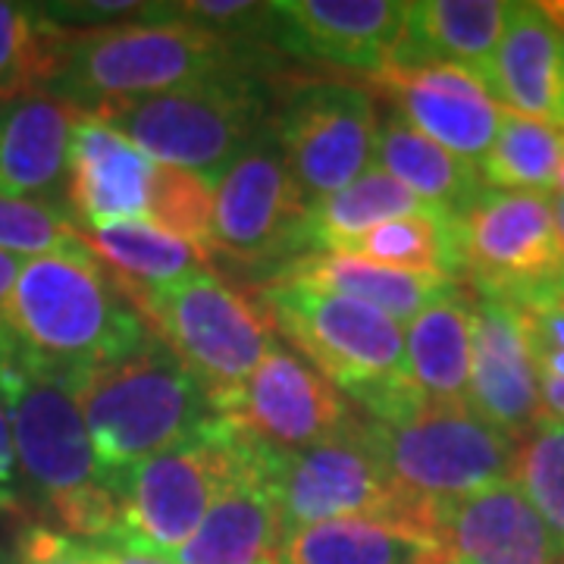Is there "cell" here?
Here are the masks:
<instances>
[{
  "mask_svg": "<svg viewBox=\"0 0 564 564\" xmlns=\"http://www.w3.org/2000/svg\"><path fill=\"white\" fill-rule=\"evenodd\" d=\"M229 474L176 564H280L282 514L273 496L276 448L223 417Z\"/></svg>",
  "mask_w": 564,
  "mask_h": 564,
  "instance_id": "5bb4252c",
  "label": "cell"
},
{
  "mask_svg": "<svg viewBox=\"0 0 564 564\" xmlns=\"http://www.w3.org/2000/svg\"><path fill=\"white\" fill-rule=\"evenodd\" d=\"M423 564H452L448 558H443V555H436V558H430V562H423Z\"/></svg>",
  "mask_w": 564,
  "mask_h": 564,
  "instance_id": "7dc6e473",
  "label": "cell"
},
{
  "mask_svg": "<svg viewBox=\"0 0 564 564\" xmlns=\"http://www.w3.org/2000/svg\"><path fill=\"white\" fill-rule=\"evenodd\" d=\"M0 404L10 417L22 477L47 496V502L85 486H110L69 386L22 358L3 326Z\"/></svg>",
  "mask_w": 564,
  "mask_h": 564,
  "instance_id": "ba28073f",
  "label": "cell"
},
{
  "mask_svg": "<svg viewBox=\"0 0 564 564\" xmlns=\"http://www.w3.org/2000/svg\"><path fill=\"white\" fill-rule=\"evenodd\" d=\"M417 214H443V210L421 202L386 170L370 166L339 192L307 204V248L311 254L321 251L339 254L373 226L399 217H417Z\"/></svg>",
  "mask_w": 564,
  "mask_h": 564,
  "instance_id": "83f0119b",
  "label": "cell"
},
{
  "mask_svg": "<svg viewBox=\"0 0 564 564\" xmlns=\"http://www.w3.org/2000/svg\"><path fill=\"white\" fill-rule=\"evenodd\" d=\"M552 289H555V292L564 299V258H562V267H558V273H555V280H552Z\"/></svg>",
  "mask_w": 564,
  "mask_h": 564,
  "instance_id": "f6af8a7d",
  "label": "cell"
},
{
  "mask_svg": "<svg viewBox=\"0 0 564 564\" xmlns=\"http://www.w3.org/2000/svg\"><path fill=\"white\" fill-rule=\"evenodd\" d=\"M154 166L158 163L117 129L91 113H82L69 141L66 204L85 223V229L148 223Z\"/></svg>",
  "mask_w": 564,
  "mask_h": 564,
  "instance_id": "ffe728a7",
  "label": "cell"
},
{
  "mask_svg": "<svg viewBox=\"0 0 564 564\" xmlns=\"http://www.w3.org/2000/svg\"><path fill=\"white\" fill-rule=\"evenodd\" d=\"M154 339L204 386L220 414L276 345L258 302L210 270H195L135 299Z\"/></svg>",
  "mask_w": 564,
  "mask_h": 564,
  "instance_id": "8992f818",
  "label": "cell"
},
{
  "mask_svg": "<svg viewBox=\"0 0 564 564\" xmlns=\"http://www.w3.org/2000/svg\"><path fill=\"white\" fill-rule=\"evenodd\" d=\"M452 236L464 276L477 295L514 302L555 280L564 245L552 220V195L492 192L452 217Z\"/></svg>",
  "mask_w": 564,
  "mask_h": 564,
  "instance_id": "4fadbf2b",
  "label": "cell"
},
{
  "mask_svg": "<svg viewBox=\"0 0 564 564\" xmlns=\"http://www.w3.org/2000/svg\"><path fill=\"white\" fill-rule=\"evenodd\" d=\"M210 217H214V185L198 173L180 166H154L148 192V223L163 232L192 242L210 258Z\"/></svg>",
  "mask_w": 564,
  "mask_h": 564,
  "instance_id": "836d02e7",
  "label": "cell"
},
{
  "mask_svg": "<svg viewBox=\"0 0 564 564\" xmlns=\"http://www.w3.org/2000/svg\"><path fill=\"white\" fill-rule=\"evenodd\" d=\"M511 480L536 508L564 555V433L558 423H543L514 443Z\"/></svg>",
  "mask_w": 564,
  "mask_h": 564,
  "instance_id": "d6a6232c",
  "label": "cell"
},
{
  "mask_svg": "<svg viewBox=\"0 0 564 564\" xmlns=\"http://www.w3.org/2000/svg\"><path fill=\"white\" fill-rule=\"evenodd\" d=\"M511 304L518 307L521 323H524L530 355L564 351V299L552 289V282L527 292Z\"/></svg>",
  "mask_w": 564,
  "mask_h": 564,
  "instance_id": "8d00e7d4",
  "label": "cell"
},
{
  "mask_svg": "<svg viewBox=\"0 0 564 564\" xmlns=\"http://www.w3.org/2000/svg\"><path fill=\"white\" fill-rule=\"evenodd\" d=\"M562 564H564V562H562Z\"/></svg>",
  "mask_w": 564,
  "mask_h": 564,
  "instance_id": "681fc988",
  "label": "cell"
},
{
  "mask_svg": "<svg viewBox=\"0 0 564 564\" xmlns=\"http://www.w3.org/2000/svg\"><path fill=\"white\" fill-rule=\"evenodd\" d=\"M273 496L285 536L339 518H373L404 527L395 489L358 411L321 443L276 452Z\"/></svg>",
  "mask_w": 564,
  "mask_h": 564,
  "instance_id": "30bf717a",
  "label": "cell"
},
{
  "mask_svg": "<svg viewBox=\"0 0 564 564\" xmlns=\"http://www.w3.org/2000/svg\"><path fill=\"white\" fill-rule=\"evenodd\" d=\"M73 395L107 480L202 440L220 417L204 386L158 339L126 361L85 373Z\"/></svg>",
  "mask_w": 564,
  "mask_h": 564,
  "instance_id": "3957f363",
  "label": "cell"
},
{
  "mask_svg": "<svg viewBox=\"0 0 564 564\" xmlns=\"http://www.w3.org/2000/svg\"><path fill=\"white\" fill-rule=\"evenodd\" d=\"M22 470L13 448V433L7 423V411L0 404V514H22Z\"/></svg>",
  "mask_w": 564,
  "mask_h": 564,
  "instance_id": "f35d334b",
  "label": "cell"
},
{
  "mask_svg": "<svg viewBox=\"0 0 564 564\" xmlns=\"http://www.w3.org/2000/svg\"><path fill=\"white\" fill-rule=\"evenodd\" d=\"M66 32L41 7L0 0V101L47 91L61 69Z\"/></svg>",
  "mask_w": 564,
  "mask_h": 564,
  "instance_id": "4dcf8cb0",
  "label": "cell"
},
{
  "mask_svg": "<svg viewBox=\"0 0 564 564\" xmlns=\"http://www.w3.org/2000/svg\"><path fill=\"white\" fill-rule=\"evenodd\" d=\"M404 367L426 402L467 404L470 389V295L452 292L423 307L404 333Z\"/></svg>",
  "mask_w": 564,
  "mask_h": 564,
  "instance_id": "484cf974",
  "label": "cell"
},
{
  "mask_svg": "<svg viewBox=\"0 0 564 564\" xmlns=\"http://www.w3.org/2000/svg\"><path fill=\"white\" fill-rule=\"evenodd\" d=\"M17 564H101V552L47 527H25L17 540Z\"/></svg>",
  "mask_w": 564,
  "mask_h": 564,
  "instance_id": "74e56055",
  "label": "cell"
},
{
  "mask_svg": "<svg viewBox=\"0 0 564 564\" xmlns=\"http://www.w3.org/2000/svg\"><path fill=\"white\" fill-rule=\"evenodd\" d=\"M20 270H22V263L17 261L13 254L0 251V307H3V302L10 299V292H13V285H17Z\"/></svg>",
  "mask_w": 564,
  "mask_h": 564,
  "instance_id": "b9f144b4",
  "label": "cell"
},
{
  "mask_svg": "<svg viewBox=\"0 0 564 564\" xmlns=\"http://www.w3.org/2000/svg\"><path fill=\"white\" fill-rule=\"evenodd\" d=\"M270 135L314 204L355 182L377 154V104L348 82H299L270 113Z\"/></svg>",
  "mask_w": 564,
  "mask_h": 564,
  "instance_id": "9c48e42d",
  "label": "cell"
},
{
  "mask_svg": "<svg viewBox=\"0 0 564 564\" xmlns=\"http://www.w3.org/2000/svg\"><path fill=\"white\" fill-rule=\"evenodd\" d=\"M552 220H555V232L564 245V195H552Z\"/></svg>",
  "mask_w": 564,
  "mask_h": 564,
  "instance_id": "7bdbcfd3",
  "label": "cell"
},
{
  "mask_svg": "<svg viewBox=\"0 0 564 564\" xmlns=\"http://www.w3.org/2000/svg\"><path fill=\"white\" fill-rule=\"evenodd\" d=\"M558 430H562V433H564V423H558Z\"/></svg>",
  "mask_w": 564,
  "mask_h": 564,
  "instance_id": "c3c4849f",
  "label": "cell"
},
{
  "mask_svg": "<svg viewBox=\"0 0 564 564\" xmlns=\"http://www.w3.org/2000/svg\"><path fill=\"white\" fill-rule=\"evenodd\" d=\"M267 47L295 61L383 76L404 25L395 0H276Z\"/></svg>",
  "mask_w": 564,
  "mask_h": 564,
  "instance_id": "2e32d148",
  "label": "cell"
},
{
  "mask_svg": "<svg viewBox=\"0 0 564 564\" xmlns=\"http://www.w3.org/2000/svg\"><path fill=\"white\" fill-rule=\"evenodd\" d=\"M270 113L267 82L251 69H232L163 95L107 104L91 117L117 129L151 161L198 173L214 185L267 135Z\"/></svg>",
  "mask_w": 564,
  "mask_h": 564,
  "instance_id": "277c9868",
  "label": "cell"
},
{
  "mask_svg": "<svg viewBox=\"0 0 564 564\" xmlns=\"http://www.w3.org/2000/svg\"><path fill=\"white\" fill-rule=\"evenodd\" d=\"M82 239L126 292L129 302L210 263V258L192 242H182L176 236L141 220L82 229Z\"/></svg>",
  "mask_w": 564,
  "mask_h": 564,
  "instance_id": "4316f807",
  "label": "cell"
},
{
  "mask_svg": "<svg viewBox=\"0 0 564 564\" xmlns=\"http://www.w3.org/2000/svg\"><path fill=\"white\" fill-rule=\"evenodd\" d=\"M0 326L22 358L63 380L69 392L85 373L126 361L154 343L139 307L88 245L22 263L0 307Z\"/></svg>",
  "mask_w": 564,
  "mask_h": 564,
  "instance_id": "6da1fadb",
  "label": "cell"
},
{
  "mask_svg": "<svg viewBox=\"0 0 564 564\" xmlns=\"http://www.w3.org/2000/svg\"><path fill=\"white\" fill-rule=\"evenodd\" d=\"M486 88L502 110L564 129V41L543 3H508Z\"/></svg>",
  "mask_w": 564,
  "mask_h": 564,
  "instance_id": "7402d4cb",
  "label": "cell"
},
{
  "mask_svg": "<svg viewBox=\"0 0 564 564\" xmlns=\"http://www.w3.org/2000/svg\"><path fill=\"white\" fill-rule=\"evenodd\" d=\"M364 423L395 489L402 524L426 540L436 505L511 480L514 440L470 404L423 402L395 421Z\"/></svg>",
  "mask_w": 564,
  "mask_h": 564,
  "instance_id": "5b68a950",
  "label": "cell"
},
{
  "mask_svg": "<svg viewBox=\"0 0 564 564\" xmlns=\"http://www.w3.org/2000/svg\"><path fill=\"white\" fill-rule=\"evenodd\" d=\"M223 254L242 267L273 270L311 254L307 202L270 135L251 144L214 182L210 258Z\"/></svg>",
  "mask_w": 564,
  "mask_h": 564,
  "instance_id": "8fae6325",
  "label": "cell"
},
{
  "mask_svg": "<svg viewBox=\"0 0 564 564\" xmlns=\"http://www.w3.org/2000/svg\"><path fill=\"white\" fill-rule=\"evenodd\" d=\"M248 51L182 20L180 7L154 20L107 29H69L61 69L47 95L95 113L107 104L163 95L232 69H248Z\"/></svg>",
  "mask_w": 564,
  "mask_h": 564,
  "instance_id": "7a4b0ae2",
  "label": "cell"
},
{
  "mask_svg": "<svg viewBox=\"0 0 564 564\" xmlns=\"http://www.w3.org/2000/svg\"><path fill=\"white\" fill-rule=\"evenodd\" d=\"M380 170L399 180L421 202L458 217L486 192L484 176L474 163L455 158L443 144L426 139L404 120L402 110H377V154Z\"/></svg>",
  "mask_w": 564,
  "mask_h": 564,
  "instance_id": "d4e9b609",
  "label": "cell"
},
{
  "mask_svg": "<svg viewBox=\"0 0 564 564\" xmlns=\"http://www.w3.org/2000/svg\"><path fill=\"white\" fill-rule=\"evenodd\" d=\"M430 540L452 564H562L552 530L514 480L443 502L430 514Z\"/></svg>",
  "mask_w": 564,
  "mask_h": 564,
  "instance_id": "ac0fdd59",
  "label": "cell"
},
{
  "mask_svg": "<svg viewBox=\"0 0 564 564\" xmlns=\"http://www.w3.org/2000/svg\"><path fill=\"white\" fill-rule=\"evenodd\" d=\"M273 280L304 282L321 292L355 299L383 311L395 323H411L423 307L443 302L462 289V282L440 273H408V270H392L383 263L351 258V254H329V251L304 254L289 267H282Z\"/></svg>",
  "mask_w": 564,
  "mask_h": 564,
  "instance_id": "cb8c5ba5",
  "label": "cell"
},
{
  "mask_svg": "<svg viewBox=\"0 0 564 564\" xmlns=\"http://www.w3.org/2000/svg\"><path fill=\"white\" fill-rule=\"evenodd\" d=\"M82 110L47 91L0 101V198L63 207Z\"/></svg>",
  "mask_w": 564,
  "mask_h": 564,
  "instance_id": "44dd1931",
  "label": "cell"
},
{
  "mask_svg": "<svg viewBox=\"0 0 564 564\" xmlns=\"http://www.w3.org/2000/svg\"><path fill=\"white\" fill-rule=\"evenodd\" d=\"M377 79L395 95L402 117L414 129L480 170L505 113L480 76L452 63H430L417 69H386Z\"/></svg>",
  "mask_w": 564,
  "mask_h": 564,
  "instance_id": "d6986e66",
  "label": "cell"
},
{
  "mask_svg": "<svg viewBox=\"0 0 564 564\" xmlns=\"http://www.w3.org/2000/svg\"><path fill=\"white\" fill-rule=\"evenodd\" d=\"M229 474L223 443V414L202 440L151 455L117 474L110 486L120 496L122 533L113 549L173 558L192 540Z\"/></svg>",
  "mask_w": 564,
  "mask_h": 564,
  "instance_id": "7c38bea8",
  "label": "cell"
},
{
  "mask_svg": "<svg viewBox=\"0 0 564 564\" xmlns=\"http://www.w3.org/2000/svg\"><path fill=\"white\" fill-rule=\"evenodd\" d=\"M467 404L514 443L545 423L540 373L527 345L521 314L514 304L496 295L470 299Z\"/></svg>",
  "mask_w": 564,
  "mask_h": 564,
  "instance_id": "e0dca14e",
  "label": "cell"
},
{
  "mask_svg": "<svg viewBox=\"0 0 564 564\" xmlns=\"http://www.w3.org/2000/svg\"><path fill=\"white\" fill-rule=\"evenodd\" d=\"M254 302L282 339L351 402L408 377L402 326L370 304L292 280H270Z\"/></svg>",
  "mask_w": 564,
  "mask_h": 564,
  "instance_id": "52a82bcc",
  "label": "cell"
},
{
  "mask_svg": "<svg viewBox=\"0 0 564 564\" xmlns=\"http://www.w3.org/2000/svg\"><path fill=\"white\" fill-rule=\"evenodd\" d=\"M505 20H508V3L502 0L404 3L402 35L386 69H417L430 63H452L470 69L486 85L502 41Z\"/></svg>",
  "mask_w": 564,
  "mask_h": 564,
  "instance_id": "603a6c76",
  "label": "cell"
},
{
  "mask_svg": "<svg viewBox=\"0 0 564 564\" xmlns=\"http://www.w3.org/2000/svg\"><path fill=\"white\" fill-rule=\"evenodd\" d=\"M564 154V129L505 110L499 135L480 163V176L492 192L552 195Z\"/></svg>",
  "mask_w": 564,
  "mask_h": 564,
  "instance_id": "f546056e",
  "label": "cell"
},
{
  "mask_svg": "<svg viewBox=\"0 0 564 564\" xmlns=\"http://www.w3.org/2000/svg\"><path fill=\"white\" fill-rule=\"evenodd\" d=\"M85 245L82 229L63 207L0 198V251L7 254H61Z\"/></svg>",
  "mask_w": 564,
  "mask_h": 564,
  "instance_id": "e575fe53",
  "label": "cell"
},
{
  "mask_svg": "<svg viewBox=\"0 0 564 564\" xmlns=\"http://www.w3.org/2000/svg\"><path fill=\"white\" fill-rule=\"evenodd\" d=\"M98 552H101V564H176L173 558L144 555V552H132V549H113V545H98Z\"/></svg>",
  "mask_w": 564,
  "mask_h": 564,
  "instance_id": "60d3db41",
  "label": "cell"
},
{
  "mask_svg": "<svg viewBox=\"0 0 564 564\" xmlns=\"http://www.w3.org/2000/svg\"><path fill=\"white\" fill-rule=\"evenodd\" d=\"M440 549L426 536L373 518H339L289 533L280 564H423Z\"/></svg>",
  "mask_w": 564,
  "mask_h": 564,
  "instance_id": "f1b7e54d",
  "label": "cell"
},
{
  "mask_svg": "<svg viewBox=\"0 0 564 564\" xmlns=\"http://www.w3.org/2000/svg\"><path fill=\"white\" fill-rule=\"evenodd\" d=\"M220 414L276 452H299L336 433L355 408L311 364L276 343Z\"/></svg>",
  "mask_w": 564,
  "mask_h": 564,
  "instance_id": "9a60e30c",
  "label": "cell"
},
{
  "mask_svg": "<svg viewBox=\"0 0 564 564\" xmlns=\"http://www.w3.org/2000/svg\"><path fill=\"white\" fill-rule=\"evenodd\" d=\"M555 188H558V195H564V154H562V163H558V176H555Z\"/></svg>",
  "mask_w": 564,
  "mask_h": 564,
  "instance_id": "bcb514c9",
  "label": "cell"
},
{
  "mask_svg": "<svg viewBox=\"0 0 564 564\" xmlns=\"http://www.w3.org/2000/svg\"><path fill=\"white\" fill-rule=\"evenodd\" d=\"M339 254L364 258L408 273H440L455 282L464 280L455 236H452V217L445 214H417V217L380 223Z\"/></svg>",
  "mask_w": 564,
  "mask_h": 564,
  "instance_id": "1f68e13d",
  "label": "cell"
},
{
  "mask_svg": "<svg viewBox=\"0 0 564 564\" xmlns=\"http://www.w3.org/2000/svg\"><path fill=\"white\" fill-rule=\"evenodd\" d=\"M543 392L545 423H564V383L562 380H540Z\"/></svg>",
  "mask_w": 564,
  "mask_h": 564,
  "instance_id": "ab89813d",
  "label": "cell"
},
{
  "mask_svg": "<svg viewBox=\"0 0 564 564\" xmlns=\"http://www.w3.org/2000/svg\"><path fill=\"white\" fill-rule=\"evenodd\" d=\"M39 7L57 25H88V29L154 20L173 10V3H144V0H66V3H39Z\"/></svg>",
  "mask_w": 564,
  "mask_h": 564,
  "instance_id": "d590c367",
  "label": "cell"
},
{
  "mask_svg": "<svg viewBox=\"0 0 564 564\" xmlns=\"http://www.w3.org/2000/svg\"><path fill=\"white\" fill-rule=\"evenodd\" d=\"M545 17L555 22V29L562 32V41H564V3H543Z\"/></svg>",
  "mask_w": 564,
  "mask_h": 564,
  "instance_id": "ee69618b",
  "label": "cell"
}]
</instances>
